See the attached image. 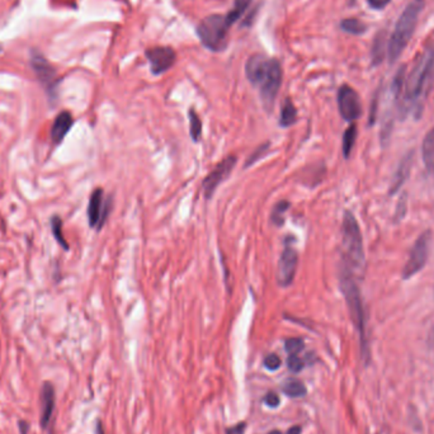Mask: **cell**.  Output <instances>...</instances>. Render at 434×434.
Returning <instances> with one entry per match:
<instances>
[{
	"mask_svg": "<svg viewBox=\"0 0 434 434\" xmlns=\"http://www.w3.org/2000/svg\"><path fill=\"white\" fill-rule=\"evenodd\" d=\"M434 74V46H427L422 54L418 56L409 76L404 79L403 104L400 106V114L405 116L413 111L421 114V102L427 95L432 84ZM400 95V97H402Z\"/></svg>",
	"mask_w": 434,
	"mask_h": 434,
	"instance_id": "obj_1",
	"label": "cell"
},
{
	"mask_svg": "<svg viewBox=\"0 0 434 434\" xmlns=\"http://www.w3.org/2000/svg\"><path fill=\"white\" fill-rule=\"evenodd\" d=\"M246 74L248 80L258 87L265 111L272 112L282 84L281 64L276 59L257 54L246 61Z\"/></svg>",
	"mask_w": 434,
	"mask_h": 434,
	"instance_id": "obj_2",
	"label": "cell"
},
{
	"mask_svg": "<svg viewBox=\"0 0 434 434\" xmlns=\"http://www.w3.org/2000/svg\"><path fill=\"white\" fill-rule=\"evenodd\" d=\"M424 6H426L424 0H413L405 6L403 13L400 14L394 32L389 37V44H387L389 63H395L397 59L402 56L404 50L408 47L416 32V25Z\"/></svg>",
	"mask_w": 434,
	"mask_h": 434,
	"instance_id": "obj_3",
	"label": "cell"
},
{
	"mask_svg": "<svg viewBox=\"0 0 434 434\" xmlns=\"http://www.w3.org/2000/svg\"><path fill=\"white\" fill-rule=\"evenodd\" d=\"M342 248L344 268L351 273L362 272L365 268L366 255L363 238L358 221L351 211H346L342 224Z\"/></svg>",
	"mask_w": 434,
	"mask_h": 434,
	"instance_id": "obj_4",
	"label": "cell"
},
{
	"mask_svg": "<svg viewBox=\"0 0 434 434\" xmlns=\"http://www.w3.org/2000/svg\"><path fill=\"white\" fill-rule=\"evenodd\" d=\"M340 291L346 299V306L349 310V314L352 318L353 324L357 329L361 340V351L363 358L367 361L370 358V348H368V339L366 332V311L362 301V295L358 289V284L353 277L352 273L346 271V268L342 270L339 278Z\"/></svg>",
	"mask_w": 434,
	"mask_h": 434,
	"instance_id": "obj_5",
	"label": "cell"
},
{
	"mask_svg": "<svg viewBox=\"0 0 434 434\" xmlns=\"http://www.w3.org/2000/svg\"><path fill=\"white\" fill-rule=\"evenodd\" d=\"M231 25L221 14L208 16L202 20L197 33L205 47L211 51H222L227 44V32Z\"/></svg>",
	"mask_w": 434,
	"mask_h": 434,
	"instance_id": "obj_6",
	"label": "cell"
},
{
	"mask_svg": "<svg viewBox=\"0 0 434 434\" xmlns=\"http://www.w3.org/2000/svg\"><path fill=\"white\" fill-rule=\"evenodd\" d=\"M430 240H432V231L427 230L416 239L414 246L410 251L408 262L404 265L403 279H410L422 271L424 265L428 260L429 251H430Z\"/></svg>",
	"mask_w": 434,
	"mask_h": 434,
	"instance_id": "obj_7",
	"label": "cell"
},
{
	"mask_svg": "<svg viewBox=\"0 0 434 434\" xmlns=\"http://www.w3.org/2000/svg\"><path fill=\"white\" fill-rule=\"evenodd\" d=\"M338 108L346 122H354L362 116V103L358 93L349 85H342L338 90Z\"/></svg>",
	"mask_w": 434,
	"mask_h": 434,
	"instance_id": "obj_8",
	"label": "cell"
},
{
	"mask_svg": "<svg viewBox=\"0 0 434 434\" xmlns=\"http://www.w3.org/2000/svg\"><path fill=\"white\" fill-rule=\"evenodd\" d=\"M236 162H238V157H235V155L225 157L203 179L202 187H203V193H205L206 200H211V197L214 195L215 191L217 189L221 183L227 179V176H230V173L233 171L234 167L236 165Z\"/></svg>",
	"mask_w": 434,
	"mask_h": 434,
	"instance_id": "obj_9",
	"label": "cell"
},
{
	"mask_svg": "<svg viewBox=\"0 0 434 434\" xmlns=\"http://www.w3.org/2000/svg\"><path fill=\"white\" fill-rule=\"evenodd\" d=\"M111 210V200L104 201L103 189L97 188L90 195L88 205V221L90 227L102 229L107 220L108 214Z\"/></svg>",
	"mask_w": 434,
	"mask_h": 434,
	"instance_id": "obj_10",
	"label": "cell"
},
{
	"mask_svg": "<svg viewBox=\"0 0 434 434\" xmlns=\"http://www.w3.org/2000/svg\"><path fill=\"white\" fill-rule=\"evenodd\" d=\"M299 254L292 246H284V252L279 257L277 267V284L281 287H289L294 282L297 271Z\"/></svg>",
	"mask_w": 434,
	"mask_h": 434,
	"instance_id": "obj_11",
	"label": "cell"
},
{
	"mask_svg": "<svg viewBox=\"0 0 434 434\" xmlns=\"http://www.w3.org/2000/svg\"><path fill=\"white\" fill-rule=\"evenodd\" d=\"M146 57L150 64L151 73L160 76L169 70L176 63V52L170 47H152L146 51Z\"/></svg>",
	"mask_w": 434,
	"mask_h": 434,
	"instance_id": "obj_12",
	"label": "cell"
},
{
	"mask_svg": "<svg viewBox=\"0 0 434 434\" xmlns=\"http://www.w3.org/2000/svg\"><path fill=\"white\" fill-rule=\"evenodd\" d=\"M40 403H41V416H40V424L42 429L49 428L52 414L55 410V403H56V392L51 382H44L40 392Z\"/></svg>",
	"mask_w": 434,
	"mask_h": 434,
	"instance_id": "obj_13",
	"label": "cell"
},
{
	"mask_svg": "<svg viewBox=\"0 0 434 434\" xmlns=\"http://www.w3.org/2000/svg\"><path fill=\"white\" fill-rule=\"evenodd\" d=\"M73 123H74V119L68 111H64L61 114H57V117L54 121L52 127H51L50 136L52 144H61L64 139L66 138L68 133L71 130Z\"/></svg>",
	"mask_w": 434,
	"mask_h": 434,
	"instance_id": "obj_14",
	"label": "cell"
},
{
	"mask_svg": "<svg viewBox=\"0 0 434 434\" xmlns=\"http://www.w3.org/2000/svg\"><path fill=\"white\" fill-rule=\"evenodd\" d=\"M32 66L37 74L38 79L52 95L55 87V70L42 56L32 57Z\"/></svg>",
	"mask_w": 434,
	"mask_h": 434,
	"instance_id": "obj_15",
	"label": "cell"
},
{
	"mask_svg": "<svg viewBox=\"0 0 434 434\" xmlns=\"http://www.w3.org/2000/svg\"><path fill=\"white\" fill-rule=\"evenodd\" d=\"M411 164H413V152L410 151L408 155H405L402 160V163L399 164L397 171H395V176L390 184V195L397 193L399 189L402 188L404 183L406 182L408 176L410 174V169H411Z\"/></svg>",
	"mask_w": 434,
	"mask_h": 434,
	"instance_id": "obj_16",
	"label": "cell"
},
{
	"mask_svg": "<svg viewBox=\"0 0 434 434\" xmlns=\"http://www.w3.org/2000/svg\"><path fill=\"white\" fill-rule=\"evenodd\" d=\"M422 157L424 167L429 174L434 173V128H432L423 140Z\"/></svg>",
	"mask_w": 434,
	"mask_h": 434,
	"instance_id": "obj_17",
	"label": "cell"
},
{
	"mask_svg": "<svg viewBox=\"0 0 434 434\" xmlns=\"http://www.w3.org/2000/svg\"><path fill=\"white\" fill-rule=\"evenodd\" d=\"M386 40H389V38H387V35H386L385 31L378 32L376 37L373 40L371 57L372 65H375V66H378V65L384 61L385 52H386L387 44H389V42H386Z\"/></svg>",
	"mask_w": 434,
	"mask_h": 434,
	"instance_id": "obj_18",
	"label": "cell"
},
{
	"mask_svg": "<svg viewBox=\"0 0 434 434\" xmlns=\"http://www.w3.org/2000/svg\"><path fill=\"white\" fill-rule=\"evenodd\" d=\"M297 121V109L292 101L287 98L284 102V106L281 108V116H279V126L289 127L292 126Z\"/></svg>",
	"mask_w": 434,
	"mask_h": 434,
	"instance_id": "obj_19",
	"label": "cell"
},
{
	"mask_svg": "<svg viewBox=\"0 0 434 434\" xmlns=\"http://www.w3.org/2000/svg\"><path fill=\"white\" fill-rule=\"evenodd\" d=\"M281 390H282L286 397H292V399L303 397L308 394L306 386L302 384L301 381H299V380H289V381H286L282 385Z\"/></svg>",
	"mask_w": 434,
	"mask_h": 434,
	"instance_id": "obj_20",
	"label": "cell"
},
{
	"mask_svg": "<svg viewBox=\"0 0 434 434\" xmlns=\"http://www.w3.org/2000/svg\"><path fill=\"white\" fill-rule=\"evenodd\" d=\"M253 1L254 0H235L233 9L225 16L229 25H233L235 22H238L244 16V13L249 9V6H252Z\"/></svg>",
	"mask_w": 434,
	"mask_h": 434,
	"instance_id": "obj_21",
	"label": "cell"
},
{
	"mask_svg": "<svg viewBox=\"0 0 434 434\" xmlns=\"http://www.w3.org/2000/svg\"><path fill=\"white\" fill-rule=\"evenodd\" d=\"M357 135H358V130H357V125L352 123L351 126L348 127L346 130V133L343 135V155L346 159L351 157L352 154L353 147L356 144V140H357Z\"/></svg>",
	"mask_w": 434,
	"mask_h": 434,
	"instance_id": "obj_22",
	"label": "cell"
},
{
	"mask_svg": "<svg viewBox=\"0 0 434 434\" xmlns=\"http://www.w3.org/2000/svg\"><path fill=\"white\" fill-rule=\"evenodd\" d=\"M340 28L343 31L349 33V35H354V36H359V35H363L366 30H367V25L359 20L357 18H346L342 20L340 23Z\"/></svg>",
	"mask_w": 434,
	"mask_h": 434,
	"instance_id": "obj_23",
	"label": "cell"
},
{
	"mask_svg": "<svg viewBox=\"0 0 434 434\" xmlns=\"http://www.w3.org/2000/svg\"><path fill=\"white\" fill-rule=\"evenodd\" d=\"M189 133H191V138L192 140L197 143L201 139L202 135V121L200 119V116L195 114L193 109H189Z\"/></svg>",
	"mask_w": 434,
	"mask_h": 434,
	"instance_id": "obj_24",
	"label": "cell"
},
{
	"mask_svg": "<svg viewBox=\"0 0 434 434\" xmlns=\"http://www.w3.org/2000/svg\"><path fill=\"white\" fill-rule=\"evenodd\" d=\"M51 230H52V235L55 236V239H56L57 243L60 244V246H63L65 251H68L69 249V244H68V241L65 240V236H64L63 233V220L59 217V216H54L52 219H51Z\"/></svg>",
	"mask_w": 434,
	"mask_h": 434,
	"instance_id": "obj_25",
	"label": "cell"
},
{
	"mask_svg": "<svg viewBox=\"0 0 434 434\" xmlns=\"http://www.w3.org/2000/svg\"><path fill=\"white\" fill-rule=\"evenodd\" d=\"M289 208V201H279L277 205L273 207L271 214V221L276 227H281L284 224V215Z\"/></svg>",
	"mask_w": 434,
	"mask_h": 434,
	"instance_id": "obj_26",
	"label": "cell"
},
{
	"mask_svg": "<svg viewBox=\"0 0 434 434\" xmlns=\"http://www.w3.org/2000/svg\"><path fill=\"white\" fill-rule=\"evenodd\" d=\"M305 348V342L301 338H289L284 342V349L289 356L299 354Z\"/></svg>",
	"mask_w": 434,
	"mask_h": 434,
	"instance_id": "obj_27",
	"label": "cell"
},
{
	"mask_svg": "<svg viewBox=\"0 0 434 434\" xmlns=\"http://www.w3.org/2000/svg\"><path fill=\"white\" fill-rule=\"evenodd\" d=\"M270 143H265V144L260 145L258 146V149L253 152L252 155L249 157V159L246 160V165H244V168H248V167H251L254 163H257L259 159H262V157H265V152L268 151L270 149Z\"/></svg>",
	"mask_w": 434,
	"mask_h": 434,
	"instance_id": "obj_28",
	"label": "cell"
},
{
	"mask_svg": "<svg viewBox=\"0 0 434 434\" xmlns=\"http://www.w3.org/2000/svg\"><path fill=\"white\" fill-rule=\"evenodd\" d=\"M263 365L268 371H277L278 368L282 365V361L279 358V356L276 353H271L268 356H265V361H263Z\"/></svg>",
	"mask_w": 434,
	"mask_h": 434,
	"instance_id": "obj_29",
	"label": "cell"
},
{
	"mask_svg": "<svg viewBox=\"0 0 434 434\" xmlns=\"http://www.w3.org/2000/svg\"><path fill=\"white\" fill-rule=\"evenodd\" d=\"M287 367H289V371L299 373L303 370L305 361L301 357H299V354H292V356H289V358H287Z\"/></svg>",
	"mask_w": 434,
	"mask_h": 434,
	"instance_id": "obj_30",
	"label": "cell"
},
{
	"mask_svg": "<svg viewBox=\"0 0 434 434\" xmlns=\"http://www.w3.org/2000/svg\"><path fill=\"white\" fill-rule=\"evenodd\" d=\"M263 403H265L268 408L276 409V408H278L279 403H281V399L278 397L277 392L270 391V392L265 394V397H263Z\"/></svg>",
	"mask_w": 434,
	"mask_h": 434,
	"instance_id": "obj_31",
	"label": "cell"
},
{
	"mask_svg": "<svg viewBox=\"0 0 434 434\" xmlns=\"http://www.w3.org/2000/svg\"><path fill=\"white\" fill-rule=\"evenodd\" d=\"M392 0H367V4L375 11H382L390 4Z\"/></svg>",
	"mask_w": 434,
	"mask_h": 434,
	"instance_id": "obj_32",
	"label": "cell"
},
{
	"mask_svg": "<svg viewBox=\"0 0 434 434\" xmlns=\"http://www.w3.org/2000/svg\"><path fill=\"white\" fill-rule=\"evenodd\" d=\"M246 423L241 422L238 423V424H235L234 427H230V428H227L225 430V433L227 434H246Z\"/></svg>",
	"mask_w": 434,
	"mask_h": 434,
	"instance_id": "obj_33",
	"label": "cell"
},
{
	"mask_svg": "<svg viewBox=\"0 0 434 434\" xmlns=\"http://www.w3.org/2000/svg\"><path fill=\"white\" fill-rule=\"evenodd\" d=\"M30 423L25 422V421H19L18 422V429L19 433L20 434H28L30 432Z\"/></svg>",
	"mask_w": 434,
	"mask_h": 434,
	"instance_id": "obj_34",
	"label": "cell"
},
{
	"mask_svg": "<svg viewBox=\"0 0 434 434\" xmlns=\"http://www.w3.org/2000/svg\"><path fill=\"white\" fill-rule=\"evenodd\" d=\"M302 428L300 426H294V427H291V428L287 430V433L286 434H301Z\"/></svg>",
	"mask_w": 434,
	"mask_h": 434,
	"instance_id": "obj_35",
	"label": "cell"
},
{
	"mask_svg": "<svg viewBox=\"0 0 434 434\" xmlns=\"http://www.w3.org/2000/svg\"><path fill=\"white\" fill-rule=\"evenodd\" d=\"M95 434H106L104 433V429H103V426H102V423L98 421L97 423V428H95Z\"/></svg>",
	"mask_w": 434,
	"mask_h": 434,
	"instance_id": "obj_36",
	"label": "cell"
},
{
	"mask_svg": "<svg viewBox=\"0 0 434 434\" xmlns=\"http://www.w3.org/2000/svg\"><path fill=\"white\" fill-rule=\"evenodd\" d=\"M268 434H284V433H282L281 430H278V429H273V430H271V432H270V433Z\"/></svg>",
	"mask_w": 434,
	"mask_h": 434,
	"instance_id": "obj_37",
	"label": "cell"
}]
</instances>
